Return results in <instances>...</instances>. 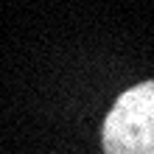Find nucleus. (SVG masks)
I'll return each mask as SVG.
<instances>
[{"instance_id":"1","label":"nucleus","mask_w":154,"mask_h":154,"mask_svg":"<svg viewBox=\"0 0 154 154\" xmlns=\"http://www.w3.org/2000/svg\"><path fill=\"white\" fill-rule=\"evenodd\" d=\"M104 154H154V81L115 101L104 121Z\"/></svg>"}]
</instances>
